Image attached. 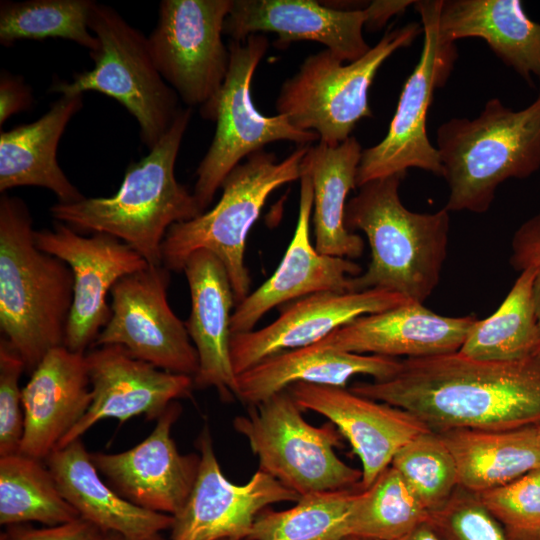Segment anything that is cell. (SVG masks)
Wrapping results in <instances>:
<instances>
[{"instance_id":"cell-35","label":"cell","mask_w":540,"mask_h":540,"mask_svg":"<svg viewBox=\"0 0 540 540\" xmlns=\"http://www.w3.org/2000/svg\"><path fill=\"white\" fill-rule=\"evenodd\" d=\"M93 0H27L0 2V44L11 46L18 40L62 38L89 51L99 42L89 29Z\"/></svg>"},{"instance_id":"cell-40","label":"cell","mask_w":540,"mask_h":540,"mask_svg":"<svg viewBox=\"0 0 540 540\" xmlns=\"http://www.w3.org/2000/svg\"><path fill=\"white\" fill-rule=\"evenodd\" d=\"M510 263L515 270L534 269L533 299L540 328V211L515 231Z\"/></svg>"},{"instance_id":"cell-15","label":"cell","mask_w":540,"mask_h":540,"mask_svg":"<svg viewBox=\"0 0 540 540\" xmlns=\"http://www.w3.org/2000/svg\"><path fill=\"white\" fill-rule=\"evenodd\" d=\"M197 447L198 476L188 500L174 516L171 540H246L256 517L269 505L299 500L296 492L260 469L245 484L229 481L207 425L197 438Z\"/></svg>"},{"instance_id":"cell-12","label":"cell","mask_w":540,"mask_h":540,"mask_svg":"<svg viewBox=\"0 0 540 540\" xmlns=\"http://www.w3.org/2000/svg\"><path fill=\"white\" fill-rule=\"evenodd\" d=\"M233 0H163L148 36L155 65L187 105L200 107L220 91L230 63L222 40Z\"/></svg>"},{"instance_id":"cell-41","label":"cell","mask_w":540,"mask_h":540,"mask_svg":"<svg viewBox=\"0 0 540 540\" xmlns=\"http://www.w3.org/2000/svg\"><path fill=\"white\" fill-rule=\"evenodd\" d=\"M108 533L79 518L56 525L34 528L26 524L6 527L1 540H106Z\"/></svg>"},{"instance_id":"cell-20","label":"cell","mask_w":540,"mask_h":540,"mask_svg":"<svg viewBox=\"0 0 540 540\" xmlns=\"http://www.w3.org/2000/svg\"><path fill=\"white\" fill-rule=\"evenodd\" d=\"M313 210V186L300 178L297 224L289 246L275 272L235 305L231 333L253 330L274 307L319 292H353V278L363 270L348 258L321 254L311 244L309 222Z\"/></svg>"},{"instance_id":"cell-26","label":"cell","mask_w":540,"mask_h":540,"mask_svg":"<svg viewBox=\"0 0 540 540\" xmlns=\"http://www.w3.org/2000/svg\"><path fill=\"white\" fill-rule=\"evenodd\" d=\"M401 359L313 344L272 355L237 375L238 400L256 405L295 383L346 387L357 375L392 377Z\"/></svg>"},{"instance_id":"cell-16","label":"cell","mask_w":540,"mask_h":540,"mask_svg":"<svg viewBox=\"0 0 540 540\" xmlns=\"http://www.w3.org/2000/svg\"><path fill=\"white\" fill-rule=\"evenodd\" d=\"M181 410L178 401L172 402L152 432L126 451L91 453L99 474L120 496L138 507L172 516L188 500L200 466V454H181L172 438Z\"/></svg>"},{"instance_id":"cell-32","label":"cell","mask_w":540,"mask_h":540,"mask_svg":"<svg viewBox=\"0 0 540 540\" xmlns=\"http://www.w3.org/2000/svg\"><path fill=\"white\" fill-rule=\"evenodd\" d=\"M44 461L17 453L0 457V523L56 526L79 519Z\"/></svg>"},{"instance_id":"cell-19","label":"cell","mask_w":540,"mask_h":540,"mask_svg":"<svg viewBox=\"0 0 540 540\" xmlns=\"http://www.w3.org/2000/svg\"><path fill=\"white\" fill-rule=\"evenodd\" d=\"M404 296L383 290L319 292L290 302L279 317L258 330L231 334L237 375L277 353L313 345L356 318L401 305Z\"/></svg>"},{"instance_id":"cell-11","label":"cell","mask_w":540,"mask_h":540,"mask_svg":"<svg viewBox=\"0 0 540 540\" xmlns=\"http://www.w3.org/2000/svg\"><path fill=\"white\" fill-rule=\"evenodd\" d=\"M442 0L416 1L422 20L424 43L417 65L404 83L387 134L363 149L357 188L379 178L406 174L418 168L442 176L439 153L427 136L426 118L435 89L442 87L457 57L455 43L441 40L438 19Z\"/></svg>"},{"instance_id":"cell-36","label":"cell","mask_w":540,"mask_h":540,"mask_svg":"<svg viewBox=\"0 0 540 540\" xmlns=\"http://www.w3.org/2000/svg\"><path fill=\"white\" fill-rule=\"evenodd\" d=\"M423 506L441 508L459 486L456 460L439 433L425 431L405 444L391 465Z\"/></svg>"},{"instance_id":"cell-18","label":"cell","mask_w":540,"mask_h":540,"mask_svg":"<svg viewBox=\"0 0 540 540\" xmlns=\"http://www.w3.org/2000/svg\"><path fill=\"white\" fill-rule=\"evenodd\" d=\"M287 390L302 410L326 417L347 439L361 462L362 490L391 465L405 444L429 430L409 412L346 387L295 383Z\"/></svg>"},{"instance_id":"cell-25","label":"cell","mask_w":540,"mask_h":540,"mask_svg":"<svg viewBox=\"0 0 540 540\" xmlns=\"http://www.w3.org/2000/svg\"><path fill=\"white\" fill-rule=\"evenodd\" d=\"M62 496L80 518L128 540H165L174 516L138 507L102 479L81 439L56 449L44 461Z\"/></svg>"},{"instance_id":"cell-46","label":"cell","mask_w":540,"mask_h":540,"mask_svg":"<svg viewBox=\"0 0 540 540\" xmlns=\"http://www.w3.org/2000/svg\"><path fill=\"white\" fill-rule=\"evenodd\" d=\"M345 540H365V539L356 538V537H348Z\"/></svg>"},{"instance_id":"cell-7","label":"cell","mask_w":540,"mask_h":540,"mask_svg":"<svg viewBox=\"0 0 540 540\" xmlns=\"http://www.w3.org/2000/svg\"><path fill=\"white\" fill-rule=\"evenodd\" d=\"M88 24L99 42L90 52L93 69L74 74L69 83L53 82L49 92L77 95L96 91L114 98L135 117L141 141L152 149L181 110L178 94L159 73L148 37L115 9L95 2Z\"/></svg>"},{"instance_id":"cell-44","label":"cell","mask_w":540,"mask_h":540,"mask_svg":"<svg viewBox=\"0 0 540 540\" xmlns=\"http://www.w3.org/2000/svg\"><path fill=\"white\" fill-rule=\"evenodd\" d=\"M398 540H441L431 527L425 523L408 535L398 539Z\"/></svg>"},{"instance_id":"cell-24","label":"cell","mask_w":540,"mask_h":540,"mask_svg":"<svg viewBox=\"0 0 540 540\" xmlns=\"http://www.w3.org/2000/svg\"><path fill=\"white\" fill-rule=\"evenodd\" d=\"M92 390L85 353L50 350L22 388L20 453L45 461L88 411Z\"/></svg>"},{"instance_id":"cell-37","label":"cell","mask_w":540,"mask_h":540,"mask_svg":"<svg viewBox=\"0 0 540 540\" xmlns=\"http://www.w3.org/2000/svg\"><path fill=\"white\" fill-rule=\"evenodd\" d=\"M476 494L508 540H540V469Z\"/></svg>"},{"instance_id":"cell-6","label":"cell","mask_w":540,"mask_h":540,"mask_svg":"<svg viewBox=\"0 0 540 540\" xmlns=\"http://www.w3.org/2000/svg\"><path fill=\"white\" fill-rule=\"evenodd\" d=\"M308 146H300L282 161L259 150L237 165L225 178L218 203L197 217L176 223L161 245L162 265L182 271L187 258L198 250L216 255L226 268L236 304L250 293L251 278L245 264L248 233L268 197L284 184L301 177Z\"/></svg>"},{"instance_id":"cell-22","label":"cell","mask_w":540,"mask_h":540,"mask_svg":"<svg viewBox=\"0 0 540 540\" xmlns=\"http://www.w3.org/2000/svg\"><path fill=\"white\" fill-rule=\"evenodd\" d=\"M476 320L474 315L443 316L423 303L407 301L360 316L315 344L392 358L436 356L458 352Z\"/></svg>"},{"instance_id":"cell-2","label":"cell","mask_w":540,"mask_h":540,"mask_svg":"<svg viewBox=\"0 0 540 540\" xmlns=\"http://www.w3.org/2000/svg\"><path fill=\"white\" fill-rule=\"evenodd\" d=\"M25 202L0 198V329L32 373L52 349L64 346L74 277L63 260L40 250Z\"/></svg>"},{"instance_id":"cell-1","label":"cell","mask_w":540,"mask_h":540,"mask_svg":"<svg viewBox=\"0 0 540 540\" xmlns=\"http://www.w3.org/2000/svg\"><path fill=\"white\" fill-rule=\"evenodd\" d=\"M349 389L409 412L436 433L540 423V355L508 362L459 352L405 358L392 377Z\"/></svg>"},{"instance_id":"cell-39","label":"cell","mask_w":540,"mask_h":540,"mask_svg":"<svg viewBox=\"0 0 540 540\" xmlns=\"http://www.w3.org/2000/svg\"><path fill=\"white\" fill-rule=\"evenodd\" d=\"M25 365L6 339H0V457L20 453L24 434L22 389Z\"/></svg>"},{"instance_id":"cell-13","label":"cell","mask_w":540,"mask_h":540,"mask_svg":"<svg viewBox=\"0 0 540 540\" xmlns=\"http://www.w3.org/2000/svg\"><path fill=\"white\" fill-rule=\"evenodd\" d=\"M170 270L149 265L122 277L111 289L112 316L92 347L120 345L155 367L194 377L197 351L182 322L169 306Z\"/></svg>"},{"instance_id":"cell-10","label":"cell","mask_w":540,"mask_h":540,"mask_svg":"<svg viewBox=\"0 0 540 540\" xmlns=\"http://www.w3.org/2000/svg\"><path fill=\"white\" fill-rule=\"evenodd\" d=\"M268 47L263 34L250 35L243 41L231 40L225 81L218 94L200 107L204 119L216 122L215 135L196 169L193 195L202 212L242 159L263 150L268 143L288 140L306 146L319 141L316 132L295 128L283 115L265 116L254 106L251 81Z\"/></svg>"},{"instance_id":"cell-34","label":"cell","mask_w":540,"mask_h":540,"mask_svg":"<svg viewBox=\"0 0 540 540\" xmlns=\"http://www.w3.org/2000/svg\"><path fill=\"white\" fill-rule=\"evenodd\" d=\"M357 493L352 490L300 496L291 508L263 510L246 540H345Z\"/></svg>"},{"instance_id":"cell-38","label":"cell","mask_w":540,"mask_h":540,"mask_svg":"<svg viewBox=\"0 0 540 540\" xmlns=\"http://www.w3.org/2000/svg\"><path fill=\"white\" fill-rule=\"evenodd\" d=\"M427 524L441 540H508L478 495L460 486Z\"/></svg>"},{"instance_id":"cell-8","label":"cell","mask_w":540,"mask_h":540,"mask_svg":"<svg viewBox=\"0 0 540 540\" xmlns=\"http://www.w3.org/2000/svg\"><path fill=\"white\" fill-rule=\"evenodd\" d=\"M422 31L416 22L387 31L363 57L346 65L328 49L310 55L283 83L277 114L299 130L316 132L320 143L344 142L361 119L372 116L368 91L381 65Z\"/></svg>"},{"instance_id":"cell-5","label":"cell","mask_w":540,"mask_h":540,"mask_svg":"<svg viewBox=\"0 0 540 540\" xmlns=\"http://www.w3.org/2000/svg\"><path fill=\"white\" fill-rule=\"evenodd\" d=\"M436 149L450 189L444 208L486 212L500 184L540 169V92L519 111L492 98L473 119L451 118L437 129Z\"/></svg>"},{"instance_id":"cell-14","label":"cell","mask_w":540,"mask_h":540,"mask_svg":"<svg viewBox=\"0 0 540 540\" xmlns=\"http://www.w3.org/2000/svg\"><path fill=\"white\" fill-rule=\"evenodd\" d=\"M34 238L40 250L63 260L73 272V302L64 346L85 353L112 316L108 292L122 277L149 264L116 237L105 233L85 237L61 222L54 230H35Z\"/></svg>"},{"instance_id":"cell-21","label":"cell","mask_w":540,"mask_h":540,"mask_svg":"<svg viewBox=\"0 0 540 540\" xmlns=\"http://www.w3.org/2000/svg\"><path fill=\"white\" fill-rule=\"evenodd\" d=\"M366 10L335 9L312 0H233L223 33L233 41L272 32L279 48L310 40L326 46L341 61L354 62L371 47L363 37Z\"/></svg>"},{"instance_id":"cell-3","label":"cell","mask_w":540,"mask_h":540,"mask_svg":"<svg viewBox=\"0 0 540 540\" xmlns=\"http://www.w3.org/2000/svg\"><path fill=\"white\" fill-rule=\"evenodd\" d=\"M192 109H181L149 153L126 169L118 191L109 197L58 202L51 216L73 229L118 238L149 265H162L161 245L169 228L203 213L193 192L175 177V163Z\"/></svg>"},{"instance_id":"cell-23","label":"cell","mask_w":540,"mask_h":540,"mask_svg":"<svg viewBox=\"0 0 540 540\" xmlns=\"http://www.w3.org/2000/svg\"><path fill=\"white\" fill-rule=\"evenodd\" d=\"M182 271L191 296L185 326L199 361L194 387H213L221 400H238L230 354L231 317L236 301L226 268L213 253L198 250L187 258Z\"/></svg>"},{"instance_id":"cell-4","label":"cell","mask_w":540,"mask_h":540,"mask_svg":"<svg viewBox=\"0 0 540 540\" xmlns=\"http://www.w3.org/2000/svg\"><path fill=\"white\" fill-rule=\"evenodd\" d=\"M405 176L371 180L346 203V228L362 231L371 250L370 263L353 278V288L383 289L424 303L438 286L447 257L450 212L407 209L399 195Z\"/></svg>"},{"instance_id":"cell-31","label":"cell","mask_w":540,"mask_h":540,"mask_svg":"<svg viewBox=\"0 0 540 540\" xmlns=\"http://www.w3.org/2000/svg\"><path fill=\"white\" fill-rule=\"evenodd\" d=\"M534 269L522 270L497 310L471 327L458 351L485 361H518L540 355V328L533 299Z\"/></svg>"},{"instance_id":"cell-29","label":"cell","mask_w":540,"mask_h":540,"mask_svg":"<svg viewBox=\"0 0 540 540\" xmlns=\"http://www.w3.org/2000/svg\"><path fill=\"white\" fill-rule=\"evenodd\" d=\"M362 151L351 136L334 146H308L303 157L301 176L312 182L314 246L321 254L354 259L363 253V239L345 226L346 197L357 187Z\"/></svg>"},{"instance_id":"cell-27","label":"cell","mask_w":540,"mask_h":540,"mask_svg":"<svg viewBox=\"0 0 540 540\" xmlns=\"http://www.w3.org/2000/svg\"><path fill=\"white\" fill-rule=\"evenodd\" d=\"M441 40L477 37L529 85L540 81V24L519 0H442L438 19Z\"/></svg>"},{"instance_id":"cell-28","label":"cell","mask_w":540,"mask_h":540,"mask_svg":"<svg viewBox=\"0 0 540 540\" xmlns=\"http://www.w3.org/2000/svg\"><path fill=\"white\" fill-rule=\"evenodd\" d=\"M83 107V94L61 95L34 122L0 133V191L18 186H39L52 191L59 202L84 198L63 170L56 152L71 118Z\"/></svg>"},{"instance_id":"cell-30","label":"cell","mask_w":540,"mask_h":540,"mask_svg":"<svg viewBox=\"0 0 540 540\" xmlns=\"http://www.w3.org/2000/svg\"><path fill=\"white\" fill-rule=\"evenodd\" d=\"M458 468L459 486L479 493L540 469V423L502 431L439 433Z\"/></svg>"},{"instance_id":"cell-43","label":"cell","mask_w":540,"mask_h":540,"mask_svg":"<svg viewBox=\"0 0 540 540\" xmlns=\"http://www.w3.org/2000/svg\"><path fill=\"white\" fill-rule=\"evenodd\" d=\"M415 2L409 0H375L370 2L364 8L367 13L365 28L369 31L379 30L392 16L403 13L409 5L415 4Z\"/></svg>"},{"instance_id":"cell-17","label":"cell","mask_w":540,"mask_h":540,"mask_svg":"<svg viewBox=\"0 0 540 540\" xmlns=\"http://www.w3.org/2000/svg\"><path fill=\"white\" fill-rule=\"evenodd\" d=\"M85 357L92 402L58 448L81 439L104 419L123 423L144 415L157 420L172 402L189 397L194 388L193 377L159 369L133 357L120 345L92 347Z\"/></svg>"},{"instance_id":"cell-9","label":"cell","mask_w":540,"mask_h":540,"mask_svg":"<svg viewBox=\"0 0 540 540\" xmlns=\"http://www.w3.org/2000/svg\"><path fill=\"white\" fill-rule=\"evenodd\" d=\"M301 411L286 389L250 405L233 427L247 439L259 469L299 496L360 486L361 470L336 454L342 446L337 428L331 422L311 425Z\"/></svg>"},{"instance_id":"cell-42","label":"cell","mask_w":540,"mask_h":540,"mask_svg":"<svg viewBox=\"0 0 540 540\" xmlns=\"http://www.w3.org/2000/svg\"><path fill=\"white\" fill-rule=\"evenodd\" d=\"M31 88L21 76L2 71L0 76V125L12 115L31 107Z\"/></svg>"},{"instance_id":"cell-45","label":"cell","mask_w":540,"mask_h":540,"mask_svg":"<svg viewBox=\"0 0 540 540\" xmlns=\"http://www.w3.org/2000/svg\"><path fill=\"white\" fill-rule=\"evenodd\" d=\"M106 540H128V539H126L124 536L120 534L110 532L108 533Z\"/></svg>"},{"instance_id":"cell-33","label":"cell","mask_w":540,"mask_h":540,"mask_svg":"<svg viewBox=\"0 0 540 540\" xmlns=\"http://www.w3.org/2000/svg\"><path fill=\"white\" fill-rule=\"evenodd\" d=\"M429 516L398 471L389 466L371 486L356 494L348 537L398 540L427 523Z\"/></svg>"}]
</instances>
